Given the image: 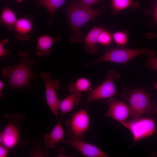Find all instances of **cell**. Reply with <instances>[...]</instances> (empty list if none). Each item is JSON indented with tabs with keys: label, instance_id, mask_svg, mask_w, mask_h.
I'll return each instance as SVG.
<instances>
[{
	"label": "cell",
	"instance_id": "cell-1",
	"mask_svg": "<svg viewBox=\"0 0 157 157\" xmlns=\"http://www.w3.org/2000/svg\"><path fill=\"white\" fill-rule=\"evenodd\" d=\"M29 53L25 51L18 53L21 58L19 62L15 66H6L1 70V75L8 80L7 84L12 90H23L30 88L31 81L36 75L32 66L34 59L28 56Z\"/></svg>",
	"mask_w": 157,
	"mask_h": 157
},
{
	"label": "cell",
	"instance_id": "cell-2",
	"mask_svg": "<svg viewBox=\"0 0 157 157\" xmlns=\"http://www.w3.org/2000/svg\"><path fill=\"white\" fill-rule=\"evenodd\" d=\"M105 8L103 6L99 9H94L77 5L71 1L65 10L71 33L70 41L73 43H84L85 37L80 29L87 23L101 15Z\"/></svg>",
	"mask_w": 157,
	"mask_h": 157
},
{
	"label": "cell",
	"instance_id": "cell-3",
	"mask_svg": "<svg viewBox=\"0 0 157 157\" xmlns=\"http://www.w3.org/2000/svg\"><path fill=\"white\" fill-rule=\"evenodd\" d=\"M123 99L126 102L130 109V116L135 119L145 114L151 115L157 113V104L151 100L150 95L140 88L127 85L123 88Z\"/></svg>",
	"mask_w": 157,
	"mask_h": 157
},
{
	"label": "cell",
	"instance_id": "cell-4",
	"mask_svg": "<svg viewBox=\"0 0 157 157\" xmlns=\"http://www.w3.org/2000/svg\"><path fill=\"white\" fill-rule=\"evenodd\" d=\"M142 54H146L150 56H155L153 50L146 48L129 49L107 47L102 55L95 60L87 63L85 66L88 67L94 64L103 62L126 65L133 58Z\"/></svg>",
	"mask_w": 157,
	"mask_h": 157
},
{
	"label": "cell",
	"instance_id": "cell-5",
	"mask_svg": "<svg viewBox=\"0 0 157 157\" xmlns=\"http://www.w3.org/2000/svg\"><path fill=\"white\" fill-rule=\"evenodd\" d=\"M3 116L8 123L2 132L0 133V144L9 149H13L19 143V125L21 121L26 118V116L18 113H6Z\"/></svg>",
	"mask_w": 157,
	"mask_h": 157
},
{
	"label": "cell",
	"instance_id": "cell-6",
	"mask_svg": "<svg viewBox=\"0 0 157 157\" xmlns=\"http://www.w3.org/2000/svg\"><path fill=\"white\" fill-rule=\"evenodd\" d=\"M132 119L120 124L131 132L134 143L156 133V124L153 118L140 117Z\"/></svg>",
	"mask_w": 157,
	"mask_h": 157
},
{
	"label": "cell",
	"instance_id": "cell-7",
	"mask_svg": "<svg viewBox=\"0 0 157 157\" xmlns=\"http://www.w3.org/2000/svg\"><path fill=\"white\" fill-rule=\"evenodd\" d=\"M120 74L114 69L107 72L104 81L90 91L88 97L89 102L113 97L117 93V89L115 81L120 78Z\"/></svg>",
	"mask_w": 157,
	"mask_h": 157
},
{
	"label": "cell",
	"instance_id": "cell-8",
	"mask_svg": "<svg viewBox=\"0 0 157 157\" xmlns=\"http://www.w3.org/2000/svg\"><path fill=\"white\" fill-rule=\"evenodd\" d=\"M90 118L87 110L82 109L72 115L65 124L67 136L70 139L83 140L85 133L88 130Z\"/></svg>",
	"mask_w": 157,
	"mask_h": 157
},
{
	"label": "cell",
	"instance_id": "cell-9",
	"mask_svg": "<svg viewBox=\"0 0 157 157\" xmlns=\"http://www.w3.org/2000/svg\"><path fill=\"white\" fill-rule=\"evenodd\" d=\"M40 74L44 82L47 104L58 119L60 100L58 98L56 90H58L60 88V82L56 79H52L50 72L48 71L45 73L40 72Z\"/></svg>",
	"mask_w": 157,
	"mask_h": 157
},
{
	"label": "cell",
	"instance_id": "cell-10",
	"mask_svg": "<svg viewBox=\"0 0 157 157\" xmlns=\"http://www.w3.org/2000/svg\"><path fill=\"white\" fill-rule=\"evenodd\" d=\"M108 106L106 116L110 117L119 123L127 120L130 116V109L124 102L117 100L113 97L107 101Z\"/></svg>",
	"mask_w": 157,
	"mask_h": 157
},
{
	"label": "cell",
	"instance_id": "cell-11",
	"mask_svg": "<svg viewBox=\"0 0 157 157\" xmlns=\"http://www.w3.org/2000/svg\"><path fill=\"white\" fill-rule=\"evenodd\" d=\"M63 142L77 150L87 157H108L109 156L97 147L79 139H65Z\"/></svg>",
	"mask_w": 157,
	"mask_h": 157
},
{
	"label": "cell",
	"instance_id": "cell-12",
	"mask_svg": "<svg viewBox=\"0 0 157 157\" xmlns=\"http://www.w3.org/2000/svg\"><path fill=\"white\" fill-rule=\"evenodd\" d=\"M65 140L64 130L60 121L56 124L51 132L45 135L43 138L47 148L51 149L55 148L58 143L63 142Z\"/></svg>",
	"mask_w": 157,
	"mask_h": 157
},
{
	"label": "cell",
	"instance_id": "cell-13",
	"mask_svg": "<svg viewBox=\"0 0 157 157\" xmlns=\"http://www.w3.org/2000/svg\"><path fill=\"white\" fill-rule=\"evenodd\" d=\"M61 38L58 36L53 38L48 35H44L37 39L36 55L39 57L49 55L51 47L54 43L59 42Z\"/></svg>",
	"mask_w": 157,
	"mask_h": 157
},
{
	"label": "cell",
	"instance_id": "cell-14",
	"mask_svg": "<svg viewBox=\"0 0 157 157\" xmlns=\"http://www.w3.org/2000/svg\"><path fill=\"white\" fill-rule=\"evenodd\" d=\"M33 22L29 17L21 18L17 19L15 24L14 31L17 32L15 37L22 41H26L30 39L28 34L32 31Z\"/></svg>",
	"mask_w": 157,
	"mask_h": 157
},
{
	"label": "cell",
	"instance_id": "cell-15",
	"mask_svg": "<svg viewBox=\"0 0 157 157\" xmlns=\"http://www.w3.org/2000/svg\"><path fill=\"white\" fill-rule=\"evenodd\" d=\"M102 27L94 26L84 38V49L87 53L97 54L98 49L97 46Z\"/></svg>",
	"mask_w": 157,
	"mask_h": 157
},
{
	"label": "cell",
	"instance_id": "cell-16",
	"mask_svg": "<svg viewBox=\"0 0 157 157\" xmlns=\"http://www.w3.org/2000/svg\"><path fill=\"white\" fill-rule=\"evenodd\" d=\"M81 93L71 92L64 99L60 101L59 110L61 113V120L65 114L72 110L78 104L81 100Z\"/></svg>",
	"mask_w": 157,
	"mask_h": 157
},
{
	"label": "cell",
	"instance_id": "cell-17",
	"mask_svg": "<svg viewBox=\"0 0 157 157\" xmlns=\"http://www.w3.org/2000/svg\"><path fill=\"white\" fill-rule=\"evenodd\" d=\"M17 20L15 13L8 7L6 6L2 10L0 15V23L8 29L14 31Z\"/></svg>",
	"mask_w": 157,
	"mask_h": 157
},
{
	"label": "cell",
	"instance_id": "cell-18",
	"mask_svg": "<svg viewBox=\"0 0 157 157\" xmlns=\"http://www.w3.org/2000/svg\"><path fill=\"white\" fill-rule=\"evenodd\" d=\"M66 0H37L36 6L38 7L44 6L48 12L50 18L48 21L49 25L52 24V18L55 12L62 6Z\"/></svg>",
	"mask_w": 157,
	"mask_h": 157
},
{
	"label": "cell",
	"instance_id": "cell-19",
	"mask_svg": "<svg viewBox=\"0 0 157 157\" xmlns=\"http://www.w3.org/2000/svg\"><path fill=\"white\" fill-rule=\"evenodd\" d=\"M92 85L91 81L88 78L82 77L78 78L75 82L69 84V89L70 93L82 92L91 91Z\"/></svg>",
	"mask_w": 157,
	"mask_h": 157
},
{
	"label": "cell",
	"instance_id": "cell-20",
	"mask_svg": "<svg viewBox=\"0 0 157 157\" xmlns=\"http://www.w3.org/2000/svg\"><path fill=\"white\" fill-rule=\"evenodd\" d=\"M110 7L113 13H116L129 8L134 4L133 0H110Z\"/></svg>",
	"mask_w": 157,
	"mask_h": 157
},
{
	"label": "cell",
	"instance_id": "cell-21",
	"mask_svg": "<svg viewBox=\"0 0 157 157\" xmlns=\"http://www.w3.org/2000/svg\"><path fill=\"white\" fill-rule=\"evenodd\" d=\"M112 37L113 40L120 47L125 46L128 42V34L125 31L115 32L112 34Z\"/></svg>",
	"mask_w": 157,
	"mask_h": 157
},
{
	"label": "cell",
	"instance_id": "cell-22",
	"mask_svg": "<svg viewBox=\"0 0 157 157\" xmlns=\"http://www.w3.org/2000/svg\"><path fill=\"white\" fill-rule=\"evenodd\" d=\"M112 40V34L110 31L102 28L99 36L98 43L103 46H107L111 44Z\"/></svg>",
	"mask_w": 157,
	"mask_h": 157
},
{
	"label": "cell",
	"instance_id": "cell-23",
	"mask_svg": "<svg viewBox=\"0 0 157 157\" xmlns=\"http://www.w3.org/2000/svg\"><path fill=\"white\" fill-rule=\"evenodd\" d=\"M72 1L77 5L89 8L102 3L101 0H72Z\"/></svg>",
	"mask_w": 157,
	"mask_h": 157
},
{
	"label": "cell",
	"instance_id": "cell-24",
	"mask_svg": "<svg viewBox=\"0 0 157 157\" xmlns=\"http://www.w3.org/2000/svg\"><path fill=\"white\" fill-rule=\"evenodd\" d=\"M145 66L148 69L157 70V57L148 56L146 60Z\"/></svg>",
	"mask_w": 157,
	"mask_h": 157
},
{
	"label": "cell",
	"instance_id": "cell-25",
	"mask_svg": "<svg viewBox=\"0 0 157 157\" xmlns=\"http://www.w3.org/2000/svg\"><path fill=\"white\" fill-rule=\"evenodd\" d=\"M33 147L37 149L33 148L31 152V156L33 157L47 156H49V153L47 150L41 147H36L33 145Z\"/></svg>",
	"mask_w": 157,
	"mask_h": 157
},
{
	"label": "cell",
	"instance_id": "cell-26",
	"mask_svg": "<svg viewBox=\"0 0 157 157\" xmlns=\"http://www.w3.org/2000/svg\"><path fill=\"white\" fill-rule=\"evenodd\" d=\"M9 42L8 39H3L0 41V57L4 56L10 53L9 50L4 47V45Z\"/></svg>",
	"mask_w": 157,
	"mask_h": 157
},
{
	"label": "cell",
	"instance_id": "cell-27",
	"mask_svg": "<svg viewBox=\"0 0 157 157\" xmlns=\"http://www.w3.org/2000/svg\"><path fill=\"white\" fill-rule=\"evenodd\" d=\"M9 149L2 145H0V157H6L8 155Z\"/></svg>",
	"mask_w": 157,
	"mask_h": 157
},
{
	"label": "cell",
	"instance_id": "cell-28",
	"mask_svg": "<svg viewBox=\"0 0 157 157\" xmlns=\"http://www.w3.org/2000/svg\"><path fill=\"white\" fill-rule=\"evenodd\" d=\"M5 84L2 82L1 80H0V97H2L3 95V94L2 91L4 86Z\"/></svg>",
	"mask_w": 157,
	"mask_h": 157
},
{
	"label": "cell",
	"instance_id": "cell-29",
	"mask_svg": "<svg viewBox=\"0 0 157 157\" xmlns=\"http://www.w3.org/2000/svg\"><path fill=\"white\" fill-rule=\"evenodd\" d=\"M145 36L149 38H157V34H153L151 33H148L146 34Z\"/></svg>",
	"mask_w": 157,
	"mask_h": 157
},
{
	"label": "cell",
	"instance_id": "cell-30",
	"mask_svg": "<svg viewBox=\"0 0 157 157\" xmlns=\"http://www.w3.org/2000/svg\"><path fill=\"white\" fill-rule=\"evenodd\" d=\"M154 16L155 20L157 22V5L154 11Z\"/></svg>",
	"mask_w": 157,
	"mask_h": 157
},
{
	"label": "cell",
	"instance_id": "cell-31",
	"mask_svg": "<svg viewBox=\"0 0 157 157\" xmlns=\"http://www.w3.org/2000/svg\"><path fill=\"white\" fill-rule=\"evenodd\" d=\"M153 87L154 88L157 90V82H156L154 84Z\"/></svg>",
	"mask_w": 157,
	"mask_h": 157
},
{
	"label": "cell",
	"instance_id": "cell-32",
	"mask_svg": "<svg viewBox=\"0 0 157 157\" xmlns=\"http://www.w3.org/2000/svg\"><path fill=\"white\" fill-rule=\"evenodd\" d=\"M17 2L19 3H21L22 2L23 0H16Z\"/></svg>",
	"mask_w": 157,
	"mask_h": 157
}]
</instances>
